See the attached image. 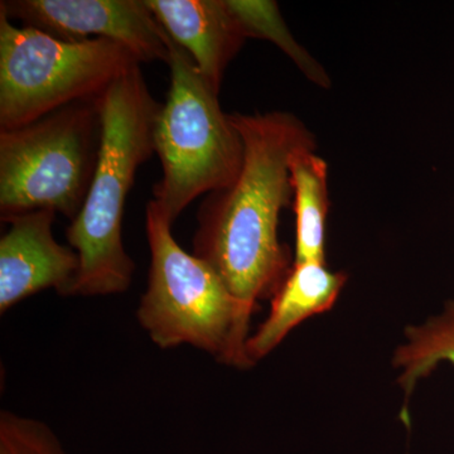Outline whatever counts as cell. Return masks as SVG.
Here are the masks:
<instances>
[{
    "instance_id": "cell-13",
    "label": "cell",
    "mask_w": 454,
    "mask_h": 454,
    "mask_svg": "<svg viewBox=\"0 0 454 454\" xmlns=\"http://www.w3.org/2000/svg\"><path fill=\"white\" fill-rule=\"evenodd\" d=\"M227 3L238 18L247 38H262L273 42L286 56L291 57L292 61L310 82L324 88L331 85L330 77L324 68L295 42L276 2L227 0Z\"/></svg>"
},
{
    "instance_id": "cell-1",
    "label": "cell",
    "mask_w": 454,
    "mask_h": 454,
    "mask_svg": "<svg viewBox=\"0 0 454 454\" xmlns=\"http://www.w3.org/2000/svg\"><path fill=\"white\" fill-rule=\"evenodd\" d=\"M244 142V162L234 184L210 193L197 211L192 254L207 262L229 291L258 309L271 300L294 259L279 240V220L293 205L289 160L316 145L293 114H231Z\"/></svg>"
},
{
    "instance_id": "cell-14",
    "label": "cell",
    "mask_w": 454,
    "mask_h": 454,
    "mask_svg": "<svg viewBox=\"0 0 454 454\" xmlns=\"http://www.w3.org/2000/svg\"><path fill=\"white\" fill-rule=\"evenodd\" d=\"M0 454H67L56 433L33 418L2 411Z\"/></svg>"
},
{
    "instance_id": "cell-2",
    "label": "cell",
    "mask_w": 454,
    "mask_h": 454,
    "mask_svg": "<svg viewBox=\"0 0 454 454\" xmlns=\"http://www.w3.org/2000/svg\"><path fill=\"white\" fill-rule=\"evenodd\" d=\"M101 119L97 168L82 211L66 230L80 258L71 297L121 294L130 288L136 262L122 243V217L137 172L154 153L162 104L146 85L140 65L98 98Z\"/></svg>"
},
{
    "instance_id": "cell-6",
    "label": "cell",
    "mask_w": 454,
    "mask_h": 454,
    "mask_svg": "<svg viewBox=\"0 0 454 454\" xmlns=\"http://www.w3.org/2000/svg\"><path fill=\"white\" fill-rule=\"evenodd\" d=\"M100 138L98 98L0 129L2 220L50 208L73 221L88 196Z\"/></svg>"
},
{
    "instance_id": "cell-12",
    "label": "cell",
    "mask_w": 454,
    "mask_h": 454,
    "mask_svg": "<svg viewBox=\"0 0 454 454\" xmlns=\"http://www.w3.org/2000/svg\"><path fill=\"white\" fill-rule=\"evenodd\" d=\"M442 363L454 366V301H447L438 316L406 328L405 342L394 354V366L402 370L397 382L404 390L405 400L400 418L406 428H411L408 406L415 387Z\"/></svg>"
},
{
    "instance_id": "cell-5",
    "label": "cell",
    "mask_w": 454,
    "mask_h": 454,
    "mask_svg": "<svg viewBox=\"0 0 454 454\" xmlns=\"http://www.w3.org/2000/svg\"><path fill=\"white\" fill-rule=\"evenodd\" d=\"M136 65L137 56L118 42L59 40L0 13V129L97 98Z\"/></svg>"
},
{
    "instance_id": "cell-7",
    "label": "cell",
    "mask_w": 454,
    "mask_h": 454,
    "mask_svg": "<svg viewBox=\"0 0 454 454\" xmlns=\"http://www.w3.org/2000/svg\"><path fill=\"white\" fill-rule=\"evenodd\" d=\"M0 13L59 40L118 42L140 64L169 62L172 40L145 0H3Z\"/></svg>"
},
{
    "instance_id": "cell-11",
    "label": "cell",
    "mask_w": 454,
    "mask_h": 454,
    "mask_svg": "<svg viewBox=\"0 0 454 454\" xmlns=\"http://www.w3.org/2000/svg\"><path fill=\"white\" fill-rule=\"evenodd\" d=\"M295 214L294 262H325V223L330 210L328 166L316 145L297 149L289 160Z\"/></svg>"
},
{
    "instance_id": "cell-10",
    "label": "cell",
    "mask_w": 454,
    "mask_h": 454,
    "mask_svg": "<svg viewBox=\"0 0 454 454\" xmlns=\"http://www.w3.org/2000/svg\"><path fill=\"white\" fill-rule=\"evenodd\" d=\"M346 282V274L331 271L325 262H293L271 298L267 319L247 340V355L253 366L271 354L301 322L333 309Z\"/></svg>"
},
{
    "instance_id": "cell-3",
    "label": "cell",
    "mask_w": 454,
    "mask_h": 454,
    "mask_svg": "<svg viewBox=\"0 0 454 454\" xmlns=\"http://www.w3.org/2000/svg\"><path fill=\"white\" fill-rule=\"evenodd\" d=\"M172 226L149 201L151 267L137 309L140 327L160 348L190 345L223 365L250 369L247 343L256 309L236 298L207 262L184 252Z\"/></svg>"
},
{
    "instance_id": "cell-9",
    "label": "cell",
    "mask_w": 454,
    "mask_h": 454,
    "mask_svg": "<svg viewBox=\"0 0 454 454\" xmlns=\"http://www.w3.org/2000/svg\"><path fill=\"white\" fill-rule=\"evenodd\" d=\"M170 40L182 47L219 94L227 66L247 35L227 0H145Z\"/></svg>"
},
{
    "instance_id": "cell-4",
    "label": "cell",
    "mask_w": 454,
    "mask_h": 454,
    "mask_svg": "<svg viewBox=\"0 0 454 454\" xmlns=\"http://www.w3.org/2000/svg\"><path fill=\"white\" fill-rule=\"evenodd\" d=\"M168 66L170 86L154 129V153L163 175L151 202L173 225L197 197L234 184L245 149L231 115L221 109L219 94L173 41Z\"/></svg>"
},
{
    "instance_id": "cell-8",
    "label": "cell",
    "mask_w": 454,
    "mask_h": 454,
    "mask_svg": "<svg viewBox=\"0 0 454 454\" xmlns=\"http://www.w3.org/2000/svg\"><path fill=\"white\" fill-rule=\"evenodd\" d=\"M56 211L44 208L3 220L9 229L0 239V313L37 294L55 289L64 297L71 292L80 271L73 247L53 238Z\"/></svg>"
}]
</instances>
